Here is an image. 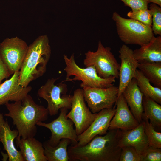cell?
I'll list each match as a JSON object with an SVG mask.
<instances>
[{
    "instance_id": "obj_33",
    "label": "cell",
    "mask_w": 161,
    "mask_h": 161,
    "mask_svg": "<svg viewBox=\"0 0 161 161\" xmlns=\"http://www.w3.org/2000/svg\"><path fill=\"white\" fill-rule=\"evenodd\" d=\"M1 148H0V150H1Z\"/></svg>"
},
{
    "instance_id": "obj_12",
    "label": "cell",
    "mask_w": 161,
    "mask_h": 161,
    "mask_svg": "<svg viewBox=\"0 0 161 161\" xmlns=\"http://www.w3.org/2000/svg\"><path fill=\"white\" fill-rule=\"evenodd\" d=\"M116 111L115 106L103 109L97 113V116L87 129L78 135L77 143L72 145L75 147L83 146L97 135H103L107 132L110 121Z\"/></svg>"
},
{
    "instance_id": "obj_7",
    "label": "cell",
    "mask_w": 161,
    "mask_h": 161,
    "mask_svg": "<svg viewBox=\"0 0 161 161\" xmlns=\"http://www.w3.org/2000/svg\"><path fill=\"white\" fill-rule=\"evenodd\" d=\"M58 78H52L48 79L38 90V96L47 102V108L49 114L55 115L62 108L70 109L73 95L67 94V85L61 82L57 84L55 82Z\"/></svg>"
},
{
    "instance_id": "obj_25",
    "label": "cell",
    "mask_w": 161,
    "mask_h": 161,
    "mask_svg": "<svg viewBox=\"0 0 161 161\" xmlns=\"http://www.w3.org/2000/svg\"><path fill=\"white\" fill-rule=\"evenodd\" d=\"M142 118L145 123L144 131L149 146L161 148V133L156 131L148 119L143 114Z\"/></svg>"
},
{
    "instance_id": "obj_26",
    "label": "cell",
    "mask_w": 161,
    "mask_h": 161,
    "mask_svg": "<svg viewBox=\"0 0 161 161\" xmlns=\"http://www.w3.org/2000/svg\"><path fill=\"white\" fill-rule=\"evenodd\" d=\"M127 16L130 18L151 27L152 13L148 8L143 10H131L128 13Z\"/></svg>"
},
{
    "instance_id": "obj_19",
    "label": "cell",
    "mask_w": 161,
    "mask_h": 161,
    "mask_svg": "<svg viewBox=\"0 0 161 161\" xmlns=\"http://www.w3.org/2000/svg\"><path fill=\"white\" fill-rule=\"evenodd\" d=\"M16 141L24 161H47L43 143L34 137H17Z\"/></svg>"
},
{
    "instance_id": "obj_24",
    "label": "cell",
    "mask_w": 161,
    "mask_h": 161,
    "mask_svg": "<svg viewBox=\"0 0 161 161\" xmlns=\"http://www.w3.org/2000/svg\"><path fill=\"white\" fill-rule=\"evenodd\" d=\"M138 68L150 83L161 89V62L139 63Z\"/></svg>"
},
{
    "instance_id": "obj_3",
    "label": "cell",
    "mask_w": 161,
    "mask_h": 161,
    "mask_svg": "<svg viewBox=\"0 0 161 161\" xmlns=\"http://www.w3.org/2000/svg\"><path fill=\"white\" fill-rule=\"evenodd\" d=\"M51 55L48 36H39L28 46L19 70V84L26 87L31 82L42 76L46 72Z\"/></svg>"
},
{
    "instance_id": "obj_22",
    "label": "cell",
    "mask_w": 161,
    "mask_h": 161,
    "mask_svg": "<svg viewBox=\"0 0 161 161\" xmlns=\"http://www.w3.org/2000/svg\"><path fill=\"white\" fill-rule=\"evenodd\" d=\"M143 115L147 118L155 130L161 129V106L149 97L143 95Z\"/></svg>"
},
{
    "instance_id": "obj_8",
    "label": "cell",
    "mask_w": 161,
    "mask_h": 161,
    "mask_svg": "<svg viewBox=\"0 0 161 161\" xmlns=\"http://www.w3.org/2000/svg\"><path fill=\"white\" fill-rule=\"evenodd\" d=\"M28 47L17 36L7 38L0 43V56L10 75L20 70Z\"/></svg>"
},
{
    "instance_id": "obj_6",
    "label": "cell",
    "mask_w": 161,
    "mask_h": 161,
    "mask_svg": "<svg viewBox=\"0 0 161 161\" xmlns=\"http://www.w3.org/2000/svg\"><path fill=\"white\" fill-rule=\"evenodd\" d=\"M111 50L110 47H104L100 40L96 51L89 50L85 53L84 65L86 67L94 66L101 78L113 76L118 78L120 64Z\"/></svg>"
},
{
    "instance_id": "obj_29",
    "label": "cell",
    "mask_w": 161,
    "mask_h": 161,
    "mask_svg": "<svg viewBox=\"0 0 161 161\" xmlns=\"http://www.w3.org/2000/svg\"><path fill=\"white\" fill-rule=\"evenodd\" d=\"M140 157L141 161H161V148L148 146Z\"/></svg>"
},
{
    "instance_id": "obj_13",
    "label": "cell",
    "mask_w": 161,
    "mask_h": 161,
    "mask_svg": "<svg viewBox=\"0 0 161 161\" xmlns=\"http://www.w3.org/2000/svg\"><path fill=\"white\" fill-rule=\"evenodd\" d=\"M121 64L119 70L118 97L134 77L138 68V62L134 58L133 50L126 44L123 45L119 51Z\"/></svg>"
},
{
    "instance_id": "obj_20",
    "label": "cell",
    "mask_w": 161,
    "mask_h": 161,
    "mask_svg": "<svg viewBox=\"0 0 161 161\" xmlns=\"http://www.w3.org/2000/svg\"><path fill=\"white\" fill-rule=\"evenodd\" d=\"M139 63L161 62V37H154L147 44L133 51Z\"/></svg>"
},
{
    "instance_id": "obj_31",
    "label": "cell",
    "mask_w": 161,
    "mask_h": 161,
    "mask_svg": "<svg viewBox=\"0 0 161 161\" xmlns=\"http://www.w3.org/2000/svg\"><path fill=\"white\" fill-rule=\"evenodd\" d=\"M10 75L0 56V84L4 79L8 78Z\"/></svg>"
},
{
    "instance_id": "obj_18",
    "label": "cell",
    "mask_w": 161,
    "mask_h": 161,
    "mask_svg": "<svg viewBox=\"0 0 161 161\" xmlns=\"http://www.w3.org/2000/svg\"><path fill=\"white\" fill-rule=\"evenodd\" d=\"M132 114L139 123L142 121L143 113V99L144 95L133 78L125 87L122 93Z\"/></svg>"
},
{
    "instance_id": "obj_32",
    "label": "cell",
    "mask_w": 161,
    "mask_h": 161,
    "mask_svg": "<svg viewBox=\"0 0 161 161\" xmlns=\"http://www.w3.org/2000/svg\"><path fill=\"white\" fill-rule=\"evenodd\" d=\"M148 3H154L161 7V0H147Z\"/></svg>"
},
{
    "instance_id": "obj_27",
    "label": "cell",
    "mask_w": 161,
    "mask_h": 161,
    "mask_svg": "<svg viewBox=\"0 0 161 161\" xmlns=\"http://www.w3.org/2000/svg\"><path fill=\"white\" fill-rule=\"evenodd\" d=\"M152 13L151 28L154 34L161 35V8L157 4L151 3L149 9Z\"/></svg>"
},
{
    "instance_id": "obj_28",
    "label": "cell",
    "mask_w": 161,
    "mask_h": 161,
    "mask_svg": "<svg viewBox=\"0 0 161 161\" xmlns=\"http://www.w3.org/2000/svg\"><path fill=\"white\" fill-rule=\"evenodd\" d=\"M119 161H141L140 155L133 147H123L121 148Z\"/></svg>"
},
{
    "instance_id": "obj_10",
    "label": "cell",
    "mask_w": 161,
    "mask_h": 161,
    "mask_svg": "<svg viewBox=\"0 0 161 161\" xmlns=\"http://www.w3.org/2000/svg\"><path fill=\"white\" fill-rule=\"evenodd\" d=\"M71 110L67 117L73 122L77 135L84 131L95 118L97 113H93L85 103L82 89L75 90L73 95Z\"/></svg>"
},
{
    "instance_id": "obj_15",
    "label": "cell",
    "mask_w": 161,
    "mask_h": 161,
    "mask_svg": "<svg viewBox=\"0 0 161 161\" xmlns=\"http://www.w3.org/2000/svg\"><path fill=\"white\" fill-rule=\"evenodd\" d=\"M9 79L0 84V106L9 101H17L25 97L32 89L19 84V71L15 72Z\"/></svg>"
},
{
    "instance_id": "obj_14",
    "label": "cell",
    "mask_w": 161,
    "mask_h": 161,
    "mask_svg": "<svg viewBox=\"0 0 161 161\" xmlns=\"http://www.w3.org/2000/svg\"><path fill=\"white\" fill-rule=\"evenodd\" d=\"M115 114L112 118L109 130L119 129L122 131L132 129L140 123L135 118L122 94L117 98Z\"/></svg>"
},
{
    "instance_id": "obj_23",
    "label": "cell",
    "mask_w": 161,
    "mask_h": 161,
    "mask_svg": "<svg viewBox=\"0 0 161 161\" xmlns=\"http://www.w3.org/2000/svg\"><path fill=\"white\" fill-rule=\"evenodd\" d=\"M134 78L144 95L161 104V89L152 85L149 80L139 70L137 69Z\"/></svg>"
},
{
    "instance_id": "obj_11",
    "label": "cell",
    "mask_w": 161,
    "mask_h": 161,
    "mask_svg": "<svg viewBox=\"0 0 161 161\" xmlns=\"http://www.w3.org/2000/svg\"><path fill=\"white\" fill-rule=\"evenodd\" d=\"M85 101L93 113L112 108L118 97V87L114 86L105 88L85 87L82 88Z\"/></svg>"
},
{
    "instance_id": "obj_21",
    "label": "cell",
    "mask_w": 161,
    "mask_h": 161,
    "mask_svg": "<svg viewBox=\"0 0 161 161\" xmlns=\"http://www.w3.org/2000/svg\"><path fill=\"white\" fill-rule=\"evenodd\" d=\"M71 141L69 139H61L55 146L50 145L47 141L43 144L44 153L47 161H68L69 160L68 154V148Z\"/></svg>"
},
{
    "instance_id": "obj_2",
    "label": "cell",
    "mask_w": 161,
    "mask_h": 161,
    "mask_svg": "<svg viewBox=\"0 0 161 161\" xmlns=\"http://www.w3.org/2000/svg\"><path fill=\"white\" fill-rule=\"evenodd\" d=\"M5 105L8 112L4 116L12 119L18 131V138L34 137L37 123L47 120L49 114L47 108L36 104L29 94L21 100Z\"/></svg>"
},
{
    "instance_id": "obj_17",
    "label": "cell",
    "mask_w": 161,
    "mask_h": 161,
    "mask_svg": "<svg viewBox=\"0 0 161 161\" xmlns=\"http://www.w3.org/2000/svg\"><path fill=\"white\" fill-rule=\"evenodd\" d=\"M18 135L17 130L11 129L4 114L0 113V142L7 154L9 161H24L20 151L15 146L14 140Z\"/></svg>"
},
{
    "instance_id": "obj_30",
    "label": "cell",
    "mask_w": 161,
    "mask_h": 161,
    "mask_svg": "<svg viewBox=\"0 0 161 161\" xmlns=\"http://www.w3.org/2000/svg\"><path fill=\"white\" fill-rule=\"evenodd\" d=\"M125 5L129 7L131 10H143L148 8L147 0H120Z\"/></svg>"
},
{
    "instance_id": "obj_4",
    "label": "cell",
    "mask_w": 161,
    "mask_h": 161,
    "mask_svg": "<svg viewBox=\"0 0 161 161\" xmlns=\"http://www.w3.org/2000/svg\"><path fill=\"white\" fill-rule=\"evenodd\" d=\"M120 40L125 44L142 46L148 43L154 37L151 27L132 18H126L117 12L112 15Z\"/></svg>"
},
{
    "instance_id": "obj_16",
    "label": "cell",
    "mask_w": 161,
    "mask_h": 161,
    "mask_svg": "<svg viewBox=\"0 0 161 161\" xmlns=\"http://www.w3.org/2000/svg\"><path fill=\"white\" fill-rule=\"evenodd\" d=\"M145 123L143 121L135 128L129 130L119 129L118 145L121 148L126 146L134 147L140 155L149 146L144 131Z\"/></svg>"
},
{
    "instance_id": "obj_9",
    "label": "cell",
    "mask_w": 161,
    "mask_h": 161,
    "mask_svg": "<svg viewBox=\"0 0 161 161\" xmlns=\"http://www.w3.org/2000/svg\"><path fill=\"white\" fill-rule=\"evenodd\" d=\"M59 110L60 113L57 118L49 123L39 122L37 125L45 127L50 130L51 135L47 142L51 146L57 145L63 138L69 139L71 144L75 145L78 142V135L74 129L73 122L67 116L68 109L62 108Z\"/></svg>"
},
{
    "instance_id": "obj_5",
    "label": "cell",
    "mask_w": 161,
    "mask_h": 161,
    "mask_svg": "<svg viewBox=\"0 0 161 161\" xmlns=\"http://www.w3.org/2000/svg\"><path fill=\"white\" fill-rule=\"evenodd\" d=\"M64 59L66 65L64 70L66 73L65 80L62 82L66 81L81 80L80 87L92 88H105L114 86L116 78L111 76L106 78L100 77L94 66H90L82 68L75 62L74 54L69 58L64 55Z\"/></svg>"
},
{
    "instance_id": "obj_1",
    "label": "cell",
    "mask_w": 161,
    "mask_h": 161,
    "mask_svg": "<svg viewBox=\"0 0 161 161\" xmlns=\"http://www.w3.org/2000/svg\"><path fill=\"white\" fill-rule=\"evenodd\" d=\"M119 129L109 130L106 134L97 135L85 145L68 148L69 160L119 161L121 148L118 145Z\"/></svg>"
}]
</instances>
